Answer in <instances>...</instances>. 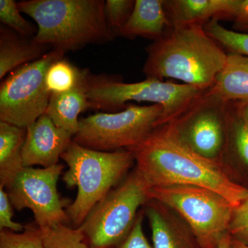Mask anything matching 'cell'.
<instances>
[{"label":"cell","mask_w":248,"mask_h":248,"mask_svg":"<svg viewBox=\"0 0 248 248\" xmlns=\"http://www.w3.org/2000/svg\"><path fill=\"white\" fill-rule=\"evenodd\" d=\"M136 169L151 187L187 185L216 192L236 208L247 195V187L230 177L217 160L192 151L167 125L156 127L143 141L128 149Z\"/></svg>","instance_id":"obj_1"},{"label":"cell","mask_w":248,"mask_h":248,"mask_svg":"<svg viewBox=\"0 0 248 248\" xmlns=\"http://www.w3.org/2000/svg\"><path fill=\"white\" fill-rule=\"evenodd\" d=\"M146 51V78L176 79L203 90L213 86L228 57L200 25L173 27Z\"/></svg>","instance_id":"obj_2"},{"label":"cell","mask_w":248,"mask_h":248,"mask_svg":"<svg viewBox=\"0 0 248 248\" xmlns=\"http://www.w3.org/2000/svg\"><path fill=\"white\" fill-rule=\"evenodd\" d=\"M104 0H26L21 12L37 24L33 41L65 53L115 39L106 19Z\"/></svg>","instance_id":"obj_3"},{"label":"cell","mask_w":248,"mask_h":248,"mask_svg":"<svg viewBox=\"0 0 248 248\" xmlns=\"http://www.w3.org/2000/svg\"><path fill=\"white\" fill-rule=\"evenodd\" d=\"M61 158L68 165L63 182L68 187L77 186L78 195L66 207L68 221L75 228L83 224L99 202L117 186L135 162L128 150L94 151L72 141Z\"/></svg>","instance_id":"obj_4"},{"label":"cell","mask_w":248,"mask_h":248,"mask_svg":"<svg viewBox=\"0 0 248 248\" xmlns=\"http://www.w3.org/2000/svg\"><path fill=\"white\" fill-rule=\"evenodd\" d=\"M206 90L172 81L146 78L137 83H124L106 76L88 79V98L91 108L116 110L128 102H150L163 108L160 125L172 122ZM159 125V126H160Z\"/></svg>","instance_id":"obj_5"},{"label":"cell","mask_w":248,"mask_h":248,"mask_svg":"<svg viewBox=\"0 0 248 248\" xmlns=\"http://www.w3.org/2000/svg\"><path fill=\"white\" fill-rule=\"evenodd\" d=\"M151 187L135 168L93 209L79 227L90 248H115L128 236Z\"/></svg>","instance_id":"obj_6"},{"label":"cell","mask_w":248,"mask_h":248,"mask_svg":"<svg viewBox=\"0 0 248 248\" xmlns=\"http://www.w3.org/2000/svg\"><path fill=\"white\" fill-rule=\"evenodd\" d=\"M151 200L174 210L190 227L203 248H217L228 234L235 207L205 187L170 185L151 187Z\"/></svg>","instance_id":"obj_7"},{"label":"cell","mask_w":248,"mask_h":248,"mask_svg":"<svg viewBox=\"0 0 248 248\" xmlns=\"http://www.w3.org/2000/svg\"><path fill=\"white\" fill-rule=\"evenodd\" d=\"M163 108L128 105L117 113H97L79 121L73 141L85 148L103 152L130 149L143 141L159 126Z\"/></svg>","instance_id":"obj_8"},{"label":"cell","mask_w":248,"mask_h":248,"mask_svg":"<svg viewBox=\"0 0 248 248\" xmlns=\"http://www.w3.org/2000/svg\"><path fill=\"white\" fill-rule=\"evenodd\" d=\"M64 52L52 49L42 58L11 72L0 86V121L27 128L46 113L51 93L46 75Z\"/></svg>","instance_id":"obj_9"},{"label":"cell","mask_w":248,"mask_h":248,"mask_svg":"<svg viewBox=\"0 0 248 248\" xmlns=\"http://www.w3.org/2000/svg\"><path fill=\"white\" fill-rule=\"evenodd\" d=\"M230 104L207 89L179 117L164 124L192 151L217 160L226 149Z\"/></svg>","instance_id":"obj_10"},{"label":"cell","mask_w":248,"mask_h":248,"mask_svg":"<svg viewBox=\"0 0 248 248\" xmlns=\"http://www.w3.org/2000/svg\"><path fill=\"white\" fill-rule=\"evenodd\" d=\"M63 169L60 164L43 169L24 167L6 188L14 208L30 209L41 230L69 222L58 191Z\"/></svg>","instance_id":"obj_11"},{"label":"cell","mask_w":248,"mask_h":248,"mask_svg":"<svg viewBox=\"0 0 248 248\" xmlns=\"http://www.w3.org/2000/svg\"><path fill=\"white\" fill-rule=\"evenodd\" d=\"M73 135L58 128L46 114L27 128L22 155L24 167L48 168L58 164Z\"/></svg>","instance_id":"obj_12"},{"label":"cell","mask_w":248,"mask_h":248,"mask_svg":"<svg viewBox=\"0 0 248 248\" xmlns=\"http://www.w3.org/2000/svg\"><path fill=\"white\" fill-rule=\"evenodd\" d=\"M144 208L153 248H203L190 227L172 209L153 200Z\"/></svg>","instance_id":"obj_13"},{"label":"cell","mask_w":248,"mask_h":248,"mask_svg":"<svg viewBox=\"0 0 248 248\" xmlns=\"http://www.w3.org/2000/svg\"><path fill=\"white\" fill-rule=\"evenodd\" d=\"M173 27L203 26L210 21H232L237 0H167L165 1Z\"/></svg>","instance_id":"obj_14"},{"label":"cell","mask_w":248,"mask_h":248,"mask_svg":"<svg viewBox=\"0 0 248 248\" xmlns=\"http://www.w3.org/2000/svg\"><path fill=\"white\" fill-rule=\"evenodd\" d=\"M172 28L164 0H136L120 36L128 39L144 37L155 42Z\"/></svg>","instance_id":"obj_15"},{"label":"cell","mask_w":248,"mask_h":248,"mask_svg":"<svg viewBox=\"0 0 248 248\" xmlns=\"http://www.w3.org/2000/svg\"><path fill=\"white\" fill-rule=\"evenodd\" d=\"M86 73L79 84L71 91L52 94L46 113L58 128L66 130L73 137L79 127V115L91 108L88 98V79Z\"/></svg>","instance_id":"obj_16"},{"label":"cell","mask_w":248,"mask_h":248,"mask_svg":"<svg viewBox=\"0 0 248 248\" xmlns=\"http://www.w3.org/2000/svg\"><path fill=\"white\" fill-rule=\"evenodd\" d=\"M51 47L36 44L32 38L24 37L1 25L0 27V79L19 67L39 60Z\"/></svg>","instance_id":"obj_17"},{"label":"cell","mask_w":248,"mask_h":248,"mask_svg":"<svg viewBox=\"0 0 248 248\" xmlns=\"http://www.w3.org/2000/svg\"><path fill=\"white\" fill-rule=\"evenodd\" d=\"M209 90L228 104L248 103V57L228 53L224 67Z\"/></svg>","instance_id":"obj_18"},{"label":"cell","mask_w":248,"mask_h":248,"mask_svg":"<svg viewBox=\"0 0 248 248\" xmlns=\"http://www.w3.org/2000/svg\"><path fill=\"white\" fill-rule=\"evenodd\" d=\"M27 128L0 122V186L9 187L24 169L22 151Z\"/></svg>","instance_id":"obj_19"},{"label":"cell","mask_w":248,"mask_h":248,"mask_svg":"<svg viewBox=\"0 0 248 248\" xmlns=\"http://www.w3.org/2000/svg\"><path fill=\"white\" fill-rule=\"evenodd\" d=\"M62 58L49 67L46 75V86L51 94L63 93L76 88L88 73Z\"/></svg>","instance_id":"obj_20"},{"label":"cell","mask_w":248,"mask_h":248,"mask_svg":"<svg viewBox=\"0 0 248 248\" xmlns=\"http://www.w3.org/2000/svg\"><path fill=\"white\" fill-rule=\"evenodd\" d=\"M41 232L44 248H90L80 228L58 224Z\"/></svg>","instance_id":"obj_21"},{"label":"cell","mask_w":248,"mask_h":248,"mask_svg":"<svg viewBox=\"0 0 248 248\" xmlns=\"http://www.w3.org/2000/svg\"><path fill=\"white\" fill-rule=\"evenodd\" d=\"M203 28L207 34L228 53L248 57V34L226 29L216 19L210 21Z\"/></svg>","instance_id":"obj_22"},{"label":"cell","mask_w":248,"mask_h":248,"mask_svg":"<svg viewBox=\"0 0 248 248\" xmlns=\"http://www.w3.org/2000/svg\"><path fill=\"white\" fill-rule=\"evenodd\" d=\"M229 130L233 149L248 166V125L243 118L239 103H230Z\"/></svg>","instance_id":"obj_23"},{"label":"cell","mask_w":248,"mask_h":248,"mask_svg":"<svg viewBox=\"0 0 248 248\" xmlns=\"http://www.w3.org/2000/svg\"><path fill=\"white\" fill-rule=\"evenodd\" d=\"M0 248H44L42 232L36 224L21 232L0 230Z\"/></svg>","instance_id":"obj_24"},{"label":"cell","mask_w":248,"mask_h":248,"mask_svg":"<svg viewBox=\"0 0 248 248\" xmlns=\"http://www.w3.org/2000/svg\"><path fill=\"white\" fill-rule=\"evenodd\" d=\"M14 0H0V21L6 27L24 37H35L37 28L28 22L20 14Z\"/></svg>","instance_id":"obj_25"},{"label":"cell","mask_w":248,"mask_h":248,"mask_svg":"<svg viewBox=\"0 0 248 248\" xmlns=\"http://www.w3.org/2000/svg\"><path fill=\"white\" fill-rule=\"evenodd\" d=\"M135 0H108L105 2L106 19L114 35L120 36L121 31L133 12Z\"/></svg>","instance_id":"obj_26"},{"label":"cell","mask_w":248,"mask_h":248,"mask_svg":"<svg viewBox=\"0 0 248 248\" xmlns=\"http://www.w3.org/2000/svg\"><path fill=\"white\" fill-rule=\"evenodd\" d=\"M246 198L235 208L228 234L232 239L248 245V187Z\"/></svg>","instance_id":"obj_27"},{"label":"cell","mask_w":248,"mask_h":248,"mask_svg":"<svg viewBox=\"0 0 248 248\" xmlns=\"http://www.w3.org/2000/svg\"><path fill=\"white\" fill-rule=\"evenodd\" d=\"M12 204L4 187L0 186V230H8L16 232H21L25 226L13 221L14 214Z\"/></svg>","instance_id":"obj_28"},{"label":"cell","mask_w":248,"mask_h":248,"mask_svg":"<svg viewBox=\"0 0 248 248\" xmlns=\"http://www.w3.org/2000/svg\"><path fill=\"white\" fill-rule=\"evenodd\" d=\"M144 210L139 212L131 231L123 242L115 248H153L143 232V221Z\"/></svg>","instance_id":"obj_29"},{"label":"cell","mask_w":248,"mask_h":248,"mask_svg":"<svg viewBox=\"0 0 248 248\" xmlns=\"http://www.w3.org/2000/svg\"><path fill=\"white\" fill-rule=\"evenodd\" d=\"M232 22L233 31L248 34V0H237Z\"/></svg>","instance_id":"obj_30"},{"label":"cell","mask_w":248,"mask_h":248,"mask_svg":"<svg viewBox=\"0 0 248 248\" xmlns=\"http://www.w3.org/2000/svg\"><path fill=\"white\" fill-rule=\"evenodd\" d=\"M217 248H232L231 235L228 233L225 235Z\"/></svg>","instance_id":"obj_31"},{"label":"cell","mask_w":248,"mask_h":248,"mask_svg":"<svg viewBox=\"0 0 248 248\" xmlns=\"http://www.w3.org/2000/svg\"><path fill=\"white\" fill-rule=\"evenodd\" d=\"M240 108H241V114H242L243 118L246 123L248 125V103L246 104H240Z\"/></svg>","instance_id":"obj_32"},{"label":"cell","mask_w":248,"mask_h":248,"mask_svg":"<svg viewBox=\"0 0 248 248\" xmlns=\"http://www.w3.org/2000/svg\"><path fill=\"white\" fill-rule=\"evenodd\" d=\"M232 248H248V245L231 237Z\"/></svg>","instance_id":"obj_33"}]
</instances>
